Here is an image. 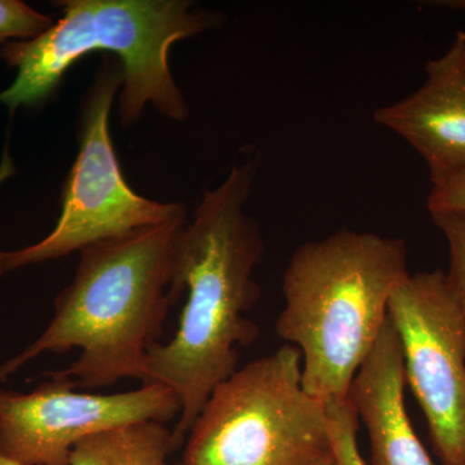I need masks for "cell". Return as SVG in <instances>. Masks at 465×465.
Listing matches in <instances>:
<instances>
[{"label":"cell","mask_w":465,"mask_h":465,"mask_svg":"<svg viewBox=\"0 0 465 465\" xmlns=\"http://www.w3.org/2000/svg\"><path fill=\"white\" fill-rule=\"evenodd\" d=\"M258 164V158L234 164L224 182L204 192L174 241L168 299L173 305L185 293V307L173 338L146 354L143 381L166 385L182 403L173 451L213 390L237 371L241 349L259 336L246 316L262 295L253 273L265 252L259 224L246 213Z\"/></svg>","instance_id":"6da1fadb"},{"label":"cell","mask_w":465,"mask_h":465,"mask_svg":"<svg viewBox=\"0 0 465 465\" xmlns=\"http://www.w3.org/2000/svg\"><path fill=\"white\" fill-rule=\"evenodd\" d=\"M185 213L163 224L97 242L79 251L74 280L58 293L45 331L17 356L0 363V382L45 353L81 354L66 369L47 372L82 390L124 379L143 381V362L161 342L168 309L174 241Z\"/></svg>","instance_id":"7a4b0ae2"},{"label":"cell","mask_w":465,"mask_h":465,"mask_svg":"<svg viewBox=\"0 0 465 465\" xmlns=\"http://www.w3.org/2000/svg\"><path fill=\"white\" fill-rule=\"evenodd\" d=\"M407 273L406 242L378 232L344 228L293 251L275 331L299 349L302 384L327 409L347 405Z\"/></svg>","instance_id":"3957f363"},{"label":"cell","mask_w":465,"mask_h":465,"mask_svg":"<svg viewBox=\"0 0 465 465\" xmlns=\"http://www.w3.org/2000/svg\"><path fill=\"white\" fill-rule=\"evenodd\" d=\"M63 17L30 41L7 43L3 60L17 70L0 94L15 113L50 99L67 69L94 51L121 58L124 84L118 109L121 124L131 127L152 104L174 121L188 118V106L174 82L168 52L174 43L216 29L224 15L186 0H67Z\"/></svg>","instance_id":"277c9868"},{"label":"cell","mask_w":465,"mask_h":465,"mask_svg":"<svg viewBox=\"0 0 465 465\" xmlns=\"http://www.w3.org/2000/svg\"><path fill=\"white\" fill-rule=\"evenodd\" d=\"M330 412L283 345L220 382L185 440L183 465H314L332 452Z\"/></svg>","instance_id":"5b68a950"},{"label":"cell","mask_w":465,"mask_h":465,"mask_svg":"<svg viewBox=\"0 0 465 465\" xmlns=\"http://www.w3.org/2000/svg\"><path fill=\"white\" fill-rule=\"evenodd\" d=\"M122 84V65L106 61L85 100L81 148L64 188L57 224L38 243L0 251V274L64 258L97 242L163 224L185 213L182 203L150 201L125 183L109 131L110 112Z\"/></svg>","instance_id":"8992f818"},{"label":"cell","mask_w":465,"mask_h":465,"mask_svg":"<svg viewBox=\"0 0 465 465\" xmlns=\"http://www.w3.org/2000/svg\"><path fill=\"white\" fill-rule=\"evenodd\" d=\"M388 316L434 451L443 465H465V324L446 274L407 273L391 293Z\"/></svg>","instance_id":"52a82bcc"},{"label":"cell","mask_w":465,"mask_h":465,"mask_svg":"<svg viewBox=\"0 0 465 465\" xmlns=\"http://www.w3.org/2000/svg\"><path fill=\"white\" fill-rule=\"evenodd\" d=\"M29 393L0 390V451L27 465H69L85 437L124 427L179 419L176 393L159 382L115 394L76 391L66 379L45 374Z\"/></svg>","instance_id":"ba28073f"},{"label":"cell","mask_w":465,"mask_h":465,"mask_svg":"<svg viewBox=\"0 0 465 465\" xmlns=\"http://www.w3.org/2000/svg\"><path fill=\"white\" fill-rule=\"evenodd\" d=\"M427 79L411 94L374 113L423 158L432 185L465 170V66L461 32L442 56L428 61Z\"/></svg>","instance_id":"9c48e42d"},{"label":"cell","mask_w":465,"mask_h":465,"mask_svg":"<svg viewBox=\"0 0 465 465\" xmlns=\"http://www.w3.org/2000/svg\"><path fill=\"white\" fill-rule=\"evenodd\" d=\"M405 385L402 347L388 316L349 391L369 436V465H433L407 414Z\"/></svg>","instance_id":"30bf717a"},{"label":"cell","mask_w":465,"mask_h":465,"mask_svg":"<svg viewBox=\"0 0 465 465\" xmlns=\"http://www.w3.org/2000/svg\"><path fill=\"white\" fill-rule=\"evenodd\" d=\"M173 430L164 423L143 421L113 428L79 440L69 465H168Z\"/></svg>","instance_id":"8fae6325"},{"label":"cell","mask_w":465,"mask_h":465,"mask_svg":"<svg viewBox=\"0 0 465 465\" xmlns=\"http://www.w3.org/2000/svg\"><path fill=\"white\" fill-rule=\"evenodd\" d=\"M432 219L448 241L450 269L446 277L465 324V219L452 215H433Z\"/></svg>","instance_id":"7c38bea8"},{"label":"cell","mask_w":465,"mask_h":465,"mask_svg":"<svg viewBox=\"0 0 465 465\" xmlns=\"http://www.w3.org/2000/svg\"><path fill=\"white\" fill-rule=\"evenodd\" d=\"M54 25L51 17L18 0H0V43L21 38L30 41Z\"/></svg>","instance_id":"4fadbf2b"},{"label":"cell","mask_w":465,"mask_h":465,"mask_svg":"<svg viewBox=\"0 0 465 465\" xmlns=\"http://www.w3.org/2000/svg\"><path fill=\"white\" fill-rule=\"evenodd\" d=\"M332 449L341 465H366L357 446L358 416L351 403L330 411Z\"/></svg>","instance_id":"5bb4252c"},{"label":"cell","mask_w":465,"mask_h":465,"mask_svg":"<svg viewBox=\"0 0 465 465\" xmlns=\"http://www.w3.org/2000/svg\"><path fill=\"white\" fill-rule=\"evenodd\" d=\"M430 215H452L465 219V170L432 186L427 200Z\"/></svg>","instance_id":"9a60e30c"},{"label":"cell","mask_w":465,"mask_h":465,"mask_svg":"<svg viewBox=\"0 0 465 465\" xmlns=\"http://www.w3.org/2000/svg\"><path fill=\"white\" fill-rule=\"evenodd\" d=\"M436 5H443L446 7L455 8V9H463L465 11V0H458V2H443V3H436ZM461 60H463V64L465 66V33L461 32Z\"/></svg>","instance_id":"2e32d148"},{"label":"cell","mask_w":465,"mask_h":465,"mask_svg":"<svg viewBox=\"0 0 465 465\" xmlns=\"http://www.w3.org/2000/svg\"><path fill=\"white\" fill-rule=\"evenodd\" d=\"M314 465H341V463H339L338 458H336L335 452H333L332 450L331 454L326 455V457L321 459V460Z\"/></svg>","instance_id":"e0dca14e"},{"label":"cell","mask_w":465,"mask_h":465,"mask_svg":"<svg viewBox=\"0 0 465 465\" xmlns=\"http://www.w3.org/2000/svg\"><path fill=\"white\" fill-rule=\"evenodd\" d=\"M0 465H27L21 463V461L15 460V459L9 458L8 455L3 454L0 451Z\"/></svg>","instance_id":"ac0fdd59"}]
</instances>
